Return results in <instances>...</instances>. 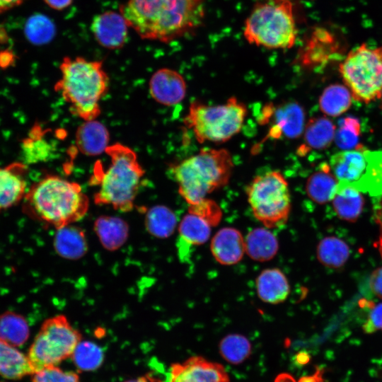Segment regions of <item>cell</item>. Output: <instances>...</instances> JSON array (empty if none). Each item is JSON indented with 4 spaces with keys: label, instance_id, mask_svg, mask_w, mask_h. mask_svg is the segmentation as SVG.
Masks as SVG:
<instances>
[{
    "label": "cell",
    "instance_id": "cell-1",
    "mask_svg": "<svg viewBox=\"0 0 382 382\" xmlns=\"http://www.w3.org/2000/svg\"><path fill=\"white\" fill-rule=\"evenodd\" d=\"M120 12L142 39L161 42L195 30L204 16L202 0H127Z\"/></svg>",
    "mask_w": 382,
    "mask_h": 382
},
{
    "label": "cell",
    "instance_id": "cell-2",
    "mask_svg": "<svg viewBox=\"0 0 382 382\" xmlns=\"http://www.w3.org/2000/svg\"><path fill=\"white\" fill-rule=\"evenodd\" d=\"M25 212L57 229L81 219L89 199L81 185L57 175H48L35 183L24 197Z\"/></svg>",
    "mask_w": 382,
    "mask_h": 382
},
{
    "label": "cell",
    "instance_id": "cell-3",
    "mask_svg": "<svg viewBox=\"0 0 382 382\" xmlns=\"http://www.w3.org/2000/svg\"><path fill=\"white\" fill-rule=\"evenodd\" d=\"M59 69L61 78L54 90L69 105L70 112L84 121L96 120L101 112L100 101L108 93L110 83L103 62L64 57Z\"/></svg>",
    "mask_w": 382,
    "mask_h": 382
},
{
    "label": "cell",
    "instance_id": "cell-4",
    "mask_svg": "<svg viewBox=\"0 0 382 382\" xmlns=\"http://www.w3.org/2000/svg\"><path fill=\"white\" fill-rule=\"evenodd\" d=\"M110 163L104 171L96 164L90 183L98 185L94 195L98 205H111L115 209L129 212L133 209L145 171L136 153L129 147L115 143L105 152Z\"/></svg>",
    "mask_w": 382,
    "mask_h": 382
},
{
    "label": "cell",
    "instance_id": "cell-5",
    "mask_svg": "<svg viewBox=\"0 0 382 382\" xmlns=\"http://www.w3.org/2000/svg\"><path fill=\"white\" fill-rule=\"evenodd\" d=\"M234 164L231 154L224 149H202L172 168L178 192L193 205L216 190L226 186Z\"/></svg>",
    "mask_w": 382,
    "mask_h": 382
},
{
    "label": "cell",
    "instance_id": "cell-6",
    "mask_svg": "<svg viewBox=\"0 0 382 382\" xmlns=\"http://www.w3.org/2000/svg\"><path fill=\"white\" fill-rule=\"evenodd\" d=\"M247 113L246 105L236 97L216 105L194 101L189 107L184 123L199 143L221 144L241 131Z\"/></svg>",
    "mask_w": 382,
    "mask_h": 382
},
{
    "label": "cell",
    "instance_id": "cell-7",
    "mask_svg": "<svg viewBox=\"0 0 382 382\" xmlns=\"http://www.w3.org/2000/svg\"><path fill=\"white\" fill-rule=\"evenodd\" d=\"M244 35L249 42L258 46L292 47L296 30L291 3L278 0L257 4L246 20Z\"/></svg>",
    "mask_w": 382,
    "mask_h": 382
},
{
    "label": "cell",
    "instance_id": "cell-8",
    "mask_svg": "<svg viewBox=\"0 0 382 382\" xmlns=\"http://www.w3.org/2000/svg\"><path fill=\"white\" fill-rule=\"evenodd\" d=\"M248 202L255 218L272 229L284 226L291 209L289 183L278 170L255 176L246 187Z\"/></svg>",
    "mask_w": 382,
    "mask_h": 382
},
{
    "label": "cell",
    "instance_id": "cell-9",
    "mask_svg": "<svg viewBox=\"0 0 382 382\" xmlns=\"http://www.w3.org/2000/svg\"><path fill=\"white\" fill-rule=\"evenodd\" d=\"M81 341V333L65 316L57 315L46 319L26 354L34 373L57 366L71 357Z\"/></svg>",
    "mask_w": 382,
    "mask_h": 382
},
{
    "label": "cell",
    "instance_id": "cell-10",
    "mask_svg": "<svg viewBox=\"0 0 382 382\" xmlns=\"http://www.w3.org/2000/svg\"><path fill=\"white\" fill-rule=\"evenodd\" d=\"M329 166L338 186H348L371 195H382V151L362 145L334 154Z\"/></svg>",
    "mask_w": 382,
    "mask_h": 382
},
{
    "label": "cell",
    "instance_id": "cell-11",
    "mask_svg": "<svg viewBox=\"0 0 382 382\" xmlns=\"http://www.w3.org/2000/svg\"><path fill=\"white\" fill-rule=\"evenodd\" d=\"M340 72L357 100L369 103L382 96V47L362 45L350 51Z\"/></svg>",
    "mask_w": 382,
    "mask_h": 382
},
{
    "label": "cell",
    "instance_id": "cell-12",
    "mask_svg": "<svg viewBox=\"0 0 382 382\" xmlns=\"http://www.w3.org/2000/svg\"><path fill=\"white\" fill-rule=\"evenodd\" d=\"M170 382H228V376L221 364L193 357L173 364Z\"/></svg>",
    "mask_w": 382,
    "mask_h": 382
},
{
    "label": "cell",
    "instance_id": "cell-13",
    "mask_svg": "<svg viewBox=\"0 0 382 382\" xmlns=\"http://www.w3.org/2000/svg\"><path fill=\"white\" fill-rule=\"evenodd\" d=\"M128 28L120 12L108 11L96 16L91 29L98 43L108 49L121 48L127 42Z\"/></svg>",
    "mask_w": 382,
    "mask_h": 382
},
{
    "label": "cell",
    "instance_id": "cell-14",
    "mask_svg": "<svg viewBox=\"0 0 382 382\" xmlns=\"http://www.w3.org/2000/svg\"><path fill=\"white\" fill-rule=\"evenodd\" d=\"M270 116H272V125L269 137L279 139L299 137L305 128V112L296 102L287 101L276 108L269 105Z\"/></svg>",
    "mask_w": 382,
    "mask_h": 382
},
{
    "label": "cell",
    "instance_id": "cell-15",
    "mask_svg": "<svg viewBox=\"0 0 382 382\" xmlns=\"http://www.w3.org/2000/svg\"><path fill=\"white\" fill-rule=\"evenodd\" d=\"M149 86L154 100L167 106L180 103L187 91L186 83L182 75L168 68L157 70L151 76Z\"/></svg>",
    "mask_w": 382,
    "mask_h": 382
},
{
    "label": "cell",
    "instance_id": "cell-16",
    "mask_svg": "<svg viewBox=\"0 0 382 382\" xmlns=\"http://www.w3.org/2000/svg\"><path fill=\"white\" fill-rule=\"evenodd\" d=\"M210 250L219 264L235 265L241 260L245 253V238L236 228H221L212 237Z\"/></svg>",
    "mask_w": 382,
    "mask_h": 382
},
{
    "label": "cell",
    "instance_id": "cell-17",
    "mask_svg": "<svg viewBox=\"0 0 382 382\" xmlns=\"http://www.w3.org/2000/svg\"><path fill=\"white\" fill-rule=\"evenodd\" d=\"M26 164L13 163L0 168V210L19 202L25 195Z\"/></svg>",
    "mask_w": 382,
    "mask_h": 382
},
{
    "label": "cell",
    "instance_id": "cell-18",
    "mask_svg": "<svg viewBox=\"0 0 382 382\" xmlns=\"http://www.w3.org/2000/svg\"><path fill=\"white\" fill-rule=\"evenodd\" d=\"M259 299L265 303L278 304L284 302L290 294V284L284 273L278 268L262 270L255 280Z\"/></svg>",
    "mask_w": 382,
    "mask_h": 382
},
{
    "label": "cell",
    "instance_id": "cell-19",
    "mask_svg": "<svg viewBox=\"0 0 382 382\" xmlns=\"http://www.w3.org/2000/svg\"><path fill=\"white\" fill-rule=\"evenodd\" d=\"M79 151L86 156H98L109 146L110 134L106 127L96 120L84 121L75 136Z\"/></svg>",
    "mask_w": 382,
    "mask_h": 382
},
{
    "label": "cell",
    "instance_id": "cell-20",
    "mask_svg": "<svg viewBox=\"0 0 382 382\" xmlns=\"http://www.w3.org/2000/svg\"><path fill=\"white\" fill-rule=\"evenodd\" d=\"M336 132L335 124L325 117L311 118L303 131V143L298 148L297 154L305 156L313 150H323L334 141Z\"/></svg>",
    "mask_w": 382,
    "mask_h": 382
},
{
    "label": "cell",
    "instance_id": "cell-21",
    "mask_svg": "<svg viewBox=\"0 0 382 382\" xmlns=\"http://www.w3.org/2000/svg\"><path fill=\"white\" fill-rule=\"evenodd\" d=\"M245 253L254 261L264 262L274 257L279 250L277 236L266 227L255 228L245 238Z\"/></svg>",
    "mask_w": 382,
    "mask_h": 382
},
{
    "label": "cell",
    "instance_id": "cell-22",
    "mask_svg": "<svg viewBox=\"0 0 382 382\" xmlns=\"http://www.w3.org/2000/svg\"><path fill=\"white\" fill-rule=\"evenodd\" d=\"M338 187V180L328 163H323L311 174L306 183L308 197L314 202L323 204L331 201Z\"/></svg>",
    "mask_w": 382,
    "mask_h": 382
},
{
    "label": "cell",
    "instance_id": "cell-23",
    "mask_svg": "<svg viewBox=\"0 0 382 382\" xmlns=\"http://www.w3.org/2000/svg\"><path fill=\"white\" fill-rule=\"evenodd\" d=\"M57 230L54 247L59 255L66 259L76 260L86 253L87 241L81 228L71 224Z\"/></svg>",
    "mask_w": 382,
    "mask_h": 382
},
{
    "label": "cell",
    "instance_id": "cell-24",
    "mask_svg": "<svg viewBox=\"0 0 382 382\" xmlns=\"http://www.w3.org/2000/svg\"><path fill=\"white\" fill-rule=\"evenodd\" d=\"M34 374L26 354L0 339V376L20 379Z\"/></svg>",
    "mask_w": 382,
    "mask_h": 382
},
{
    "label": "cell",
    "instance_id": "cell-25",
    "mask_svg": "<svg viewBox=\"0 0 382 382\" xmlns=\"http://www.w3.org/2000/svg\"><path fill=\"white\" fill-rule=\"evenodd\" d=\"M94 229L104 248L110 250L119 248L128 235L127 224L118 217L101 216L96 219Z\"/></svg>",
    "mask_w": 382,
    "mask_h": 382
},
{
    "label": "cell",
    "instance_id": "cell-26",
    "mask_svg": "<svg viewBox=\"0 0 382 382\" xmlns=\"http://www.w3.org/2000/svg\"><path fill=\"white\" fill-rule=\"evenodd\" d=\"M332 202L334 211L339 218L354 222L361 214L364 199L361 192L353 187L338 186Z\"/></svg>",
    "mask_w": 382,
    "mask_h": 382
},
{
    "label": "cell",
    "instance_id": "cell-27",
    "mask_svg": "<svg viewBox=\"0 0 382 382\" xmlns=\"http://www.w3.org/2000/svg\"><path fill=\"white\" fill-rule=\"evenodd\" d=\"M211 226L200 216L188 212L181 219L179 226V243L190 248L192 245L205 243L211 236Z\"/></svg>",
    "mask_w": 382,
    "mask_h": 382
},
{
    "label": "cell",
    "instance_id": "cell-28",
    "mask_svg": "<svg viewBox=\"0 0 382 382\" xmlns=\"http://www.w3.org/2000/svg\"><path fill=\"white\" fill-rule=\"evenodd\" d=\"M29 335V326L23 316L12 311L0 315L1 340L18 348L25 343Z\"/></svg>",
    "mask_w": 382,
    "mask_h": 382
},
{
    "label": "cell",
    "instance_id": "cell-29",
    "mask_svg": "<svg viewBox=\"0 0 382 382\" xmlns=\"http://www.w3.org/2000/svg\"><path fill=\"white\" fill-rule=\"evenodd\" d=\"M352 96L347 86L340 84L330 85L320 96V110L328 116H339L350 108Z\"/></svg>",
    "mask_w": 382,
    "mask_h": 382
},
{
    "label": "cell",
    "instance_id": "cell-30",
    "mask_svg": "<svg viewBox=\"0 0 382 382\" xmlns=\"http://www.w3.org/2000/svg\"><path fill=\"white\" fill-rule=\"evenodd\" d=\"M316 254L322 265L331 268H338L347 261L349 248L342 240L330 236L320 240L317 245Z\"/></svg>",
    "mask_w": 382,
    "mask_h": 382
},
{
    "label": "cell",
    "instance_id": "cell-31",
    "mask_svg": "<svg viewBox=\"0 0 382 382\" xmlns=\"http://www.w3.org/2000/svg\"><path fill=\"white\" fill-rule=\"evenodd\" d=\"M145 224L149 231L158 238H167L175 231L177 219L174 212L163 205H156L147 212Z\"/></svg>",
    "mask_w": 382,
    "mask_h": 382
},
{
    "label": "cell",
    "instance_id": "cell-32",
    "mask_svg": "<svg viewBox=\"0 0 382 382\" xmlns=\"http://www.w3.org/2000/svg\"><path fill=\"white\" fill-rule=\"evenodd\" d=\"M37 132L38 130L33 131L22 142L21 155L26 165L47 161L53 151V146Z\"/></svg>",
    "mask_w": 382,
    "mask_h": 382
},
{
    "label": "cell",
    "instance_id": "cell-33",
    "mask_svg": "<svg viewBox=\"0 0 382 382\" xmlns=\"http://www.w3.org/2000/svg\"><path fill=\"white\" fill-rule=\"evenodd\" d=\"M222 357L232 364L243 362L251 352V344L244 335L229 334L219 343Z\"/></svg>",
    "mask_w": 382,
    "mask_h": 382
},
{
    "label": "cell",
    "instance_id": "cell-34",
    "mask_svg": "<svg viewBox=\"0 0 382 382\" xmlns=\"http://www.w3.org/2000/svg\"><path fill=\"white\" fill-rule=\"evenodd\" d=\"M71 357L78 368L83 371H91L101 365L104 357L102 349L97 345L81 341Z\"/></svg>",
    "mask_w": 382,
    "mask_h": 382
},
{
    "label": "cell",
    "instance_id": "cell-35",
    "mask_svg": "<svg viewBox=\"0 0 382 382\" xmlns=\"http://www.w3.org/2000/svg\"><path fill=\"white\" fill-rule=\"evenodd\" d=\"M360 122L354 117H345L335 132L334 141L342 150H351L359 147L360 137Z\"/></svg>",
    "mask_w": 382,
    "mask_h": 382
},
{
    "label": "cell",
    "instance_id": "cell-36",
    "mask_svg": "<svg viewBox=\"0 0 382 382\" xmlns=\"http://www.w3.org/2000/svg\"><path fill=\"white\" fill-rule=\"evenodd\" d=\"M25 28L28 39L35 45L48 42L54 37L55 30L52 22L42 15L30 18Z\"/></svg>",
    "mask_w": 382,
    "mask_h": 382
},
{
    "label": "cell",
    "instance_id": "cell-37",
    "mask_svg": "<svg viewBox=\"0 0 382 382\" xmlns=\"http://www.w3.org/2000/svg\"><path fill=\"white\" fill-rule=\"evenodd\" d=\"M188 212L200 216L211 226L218 225L222 217V212L218 204L207 198L195 204L190 205Z\"/></svg>",
    "mask_w": 382,
    "mask_h": 382
},
{
    "label": "cell",
    "instance_id": "cell-38",
    "mask_svg": "<svg viewBox=\"0 0 382 382\" xmlns=\"http://www.w3.org/2000/svg\"><path fill=\"white\" fill-rule=\"evenodd\" d=\"M32 382H79V377L74 371H63L57 366H52L34 373Z\"/></svg>",
    "mask_w": 382,
    "mask_h": 382
},
{
    "label": "cell",
    "instance_id": "cell-39",
    "mask_svg": "<svg viewBox=\"0 0 382 382\" xmlns=\"http://www.w3.org/2000/svg\"><path fill=\"white\" fill-rule=\"evenodd\" d=\"M363 328L367 333L382 330V303L371 306Z\"/></svg>",
    "mask_w": 382,
    "mask_h": 382
},
{
    "label": "cell",
    "instance_id": "cell-40",
    "mask_svg": "<svg viewBox=\"0 0 382 382\" xmlns=\"http://www.w3.org/2000/svg\"><path fill=\"white\" fill-rule=\"evenodd\" d=\"M369 286L371 291L382 299V267L372 272L370 276Z\"/></svg>",
    "mask_w": 382,
    "mask_h": 382
},
{
    "label": "cell",
    "instance_id": "cell-41",
    "mask_svg": "<svg viewBox=\"0 0 382 382\" xmlns=\"http://www.w3.org/2000/svg\"><path fill=\"white\" fill-rule=\"evenodd\" d=\"M376 221L379 226V238L377 242V247L380 254L382 256V198L377 207L376 209Z\"/></svg>",
    "mask_w": 382,
    "mask_h": 382
},
{
    "label": "cell",
    "instance_id": "cell-42",
    "mask_svg": "<svg viewBox=\"0 0 382 382\" xmlns=\"http://www.w3.org/2000/svg\"><path fill=\"white\" fill-rule=\"evenodd\" d=\"M43 1L48 6L57 11H62L68 8L72 4V1H73V0H43Z\"/></svg>",
    "mask_w": 382,
    "mask_h": 382
},
{
    "label": "cell",
    "instance_id": "cell-43",
    "mask_svg": "<svg viewBox=\"0 0 382 382\" xmlns=\"http://www.w3.org/2000/svg\"><path fill=\"white\" fill-rule=\"evenodd\" d=\"M25 0H0V13H4L20 6Z\"/></svg>",
    "mask_w": 382,
    "mask_h": 382
},
{
    "label": "cell",
    "instance_id": "cell-44",
    "mask_svg": "<svg viewBox=\"0 0 382 382\" xmlns=\"http://www.w3.org/2000/svg\"><path fill=\"white\" fill-rule=\"evenodd\" d=\"M158 380L149 375L143 376L135 379L127 381L125 382H158Z\"/></svg>",
    "mask_w": 382,
    "mask_h": 382
},
{
    "label": "cell",
    "instance_id": "cell-45",
    "mask_svg": "<svg viewBox=\"0 0 382 382\" xmlns=\"http://www.w3.org/2000/svg\"><path fill=\"white\" fill-rule=\"evenodd\" d=\"M274 382H296L294 378L288 374L279 375Z\"/></svg>",
    "mask_w": 382,
    "mask_h": 382
},
{
    "label": "cell",
    "instance_id": "cell-46",
    "mask_svg": "<svg viewBox=\"0 0 382 382\" xmlns=\"http://www.w3.org/2000/svg\"><path fill=\"white\" fill-rule=\"evenodd\" d=\"M159 382H161V381H159Z\"/></svg>",
    "mask_w": 382,
    "mask_h": 382
},
{
    "label": "cell",
    "instance_id": "cell-47",
    "mask_svg": "<svg viewBox=\"0 0 382 382\" xmlns=\"http://www.w3.org/2000/svg\"><path fill=\"white\" fill-rule=\"evenodd\" d=\"M0 382H1V381H0Z\"/></svg>",
    "mask_w": 382,
    "mask_h": 382
}]
</instances>
